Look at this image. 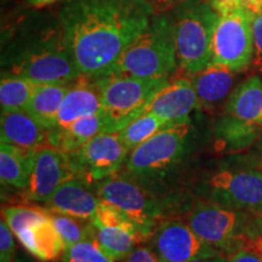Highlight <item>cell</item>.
I'll list each match as a JSON object with an SVG mask.
<instances>
[{
  "label": "cell",
  "mask_w": 262,
  "mask_h": 262,
  "mask_svg": "<svg viewBox=\"0 0 262 262\" xmlns=\"http://www.w3.org/2000/svg\"><path fill=\"white\" fill-rule=\"evenodd\" d=\"M155 15L149 0H64L57 19L81 75L100 78Z\"/></svg>",
  "instance_id": "1"
},
{
  "label": "cell",
  "mask_w": 262,
  "mask_h": 262,
  "mask_svg": "<svg viewBox=\"0 0 262 262\" xmlns=\"http://www.w3.org/2000/svg\"><path fill=\"white\" fill-rule=\"evenodd\" d=\"M178 66L172 16L164 12L153 16L145 31L125 49L111 73L164 79Z\"/></svg>",
  "instance_id": "2"
},
{
  "label": "cell",
  "mask_w": 262,
  "mask_h": 262,
  "mask_svg": "<svg viewBox=\"0 0 262 262\" xmlns=\"http://www.w3.org/2000/svg\"><path fill=\"white\" fill-rule=\"evenodd\" d=\"M178 63L187 74L201 72L211 62L212 40L219 14L206 0H182L171 8Z\"/></svg>",
  "instance_id": "3"
},
{
  "label": "cell",
  "mask_w": 262,
  "mask_h": 262,
  "mask_svg": "<svg viewBox=\"0 0 262 262\" xmlns=\"http://www.w3.org/2000/svg\"><path fill=\"white\" fill-rule=\"evenodd\" d=\"M9 74L28 78L38 84L72 83L83 77L78 70L61 25L41 31L12 62Z\"/></svg>",
  "instance_id": "4"
},
{
  "label": "cell",
  "mask_w": 262,
  "mask_h": 262,
  "mask_svg": "<svg viewBox=\"0 0 262 262\" xmlns=\"http://www.w3.org/2000/svg\"><path fill=\"white\" fill-rule=\"evenodd\" d=\"M102 95L107 133H118L146 111L155 95L169 83V78L147 79L110 73L96 78Z\"/></svg>",
  "instance_id": "5"
},
{
  "label": "cell",
  "mask_w": 262,
  "mask_h": 262,
  "mask_svg": "<svg viewBox=\"0 0 262 262\" xmlns=\"http://www.w3.org/2000/svg\"><path fill=\"white\" fill-rule=\"evenodd\" d=\"M245 214L214 201L202 202L189 214L188 225L204 243L232 254L247 235Z\"/></svg>",
  "instance_id": "6"
},
{
  "label": "cell",
  "mask_w": 262,
  "mask_h": 262,
  "mask_svg": "<svg viewBox=\"0 0 262 262\" xmlns=\"http://www.w3.org/2000/svg\"><path fill=\"white\" fill-rule=\"evenodd\" d=\"M253 18L241 8L220 15L212 40V63L224 64L235 73L253 63Z\"/></svg>",
  "instance_id": "7"
},
{
  "label": "cell",
  "mask_w": 262,
  "mask_h": 262,
  "mask_svg": "<svg viewBox=\"0 0 262 262\" xmlns=\"http://www.w3.org/2000/svg\"><path fill=\"white\" fill-rule=\"evenodd\" d=\"M129 153L119 134L102 133L67 156L75 178L91 183L114 176L126 162Z\"/></svg>",
  "instance_id": "8"
},
{
  "label": "cell",
  "mask_w": 262,
  "mask_h": 262,
  "mask_svg": "<svg viewBox=\"0 0 262 262\" xmlns=\"http://www.w3.org/2000/svg\"><path fill=\"white\" fill-rule=\"evenodd\" d=\"M189 124H178L160 130L127 156L125 166L135 175L159 172L179 162L185 153L189 136Z\"/></svg>",
  "instance_id": "9"
},
{
  "label": "cell",
  "mask_w": 262,
  "mask_h": 262,
  "mask_svg": "<svg viewBox=\"0 0 262 262\" xmlns=\"http://www.w3.org/2000/svg\"><path fill=\"white\" fill-rule=\"evenodd\" d=\"M100 201L112 204L124 212L139 227L143 242L153 235V226L159 208L145 189L131 180L112 176L97 186Z\"/></svg>",
  "instance_id": "10"
},
{
  "label": "cell",
  "mask_w": 262,
  "mask_h": 262,
  "mask_svg": "<svg viewBox=\"0 0 262 262\" xmlns=\"http://www.w3.org/2000/svg\"><path fill=\"white\" fill-rule=\"evenodd\" d=\"M209 183L214 202L247 214L262 211L261 171L221 170L212 175Z\"/></svg>",
  "instance_id": "11"
},
{
  "label": "cell",
  "mask_w": 262,
  "mask_h": 262,
  "mask_svg": "<svg viewBox=\"0 0 262 262\" xmlns=\"http://www.w3.org/2000/svg\"><path fill=\"white\" fill-rule=\"evenodd\" d=\"M152 250L160 262H188L196 257L221 254L220 250L204 243L188 222L182 220L162 222L153 232Z\"/></svg>",
  "instance_id": "12"
},
{
  "label": "cell",
  "mask_w": 262,
  "mask_h": 262,
  "mask_svg": "<svg viewBox=\"0 0 262 262\" xmlns=\"http://www.w3.org/2000/svg\"><path fill=\"white\" fill-rule=\"evenodd\" d=\"M75 178L68 156L56 148L39 149L28 187V198L34 202L48 203L62 183Z\"/></svg>",
  "instance_id": "13"
},
{
  "label": "cell",
  "mask_w": 262,
  "mask_h": 262,
  "mask_svg": "<svg viewBox=\"0 0 262 262\" xmlns=\"http://www.w3.org/2000/svg\"><path fill=\"white\" fill-rule=\"evenodd\" d=\"M201 108L191 79H175L155 95L145 112L165 120L170 126L188 123L189 116Z\"/></svg>",
  "instance_id": "14"
},
{
  "label": "cell",
  "mask_w": 262,
  "mask_h": 262,
  "mask_svg": "<svg viewBox=\"0 0 262 262\" xmlns=\"http://www.w3.org/2000/svg\"><path fill=\"white\" fill-rule=\"evenodd\" d=\"M56 129V127H55ZM52 133L27 111L2 113V141L29 152L52 147Z\"/></svg>",
  "instance_id": "15"
},
{
  "label": "cell",
  "mask_w": 262,
  "mask_h": 262,
  "mask_svg": "<svg viewBox=\"0 0 262 262\" xmlns=\"http://www.w3.org/2000/svg\"><path fill=\"white\" fill-rule=\"evenodd\" d=\"M103 112L102 95L96 78L80 77L71 84L57 117V127L66 129L81 117Z\"/></svg>",
  "instance_id": "16"
},
{
  "label": "cell",
  "mask_w": 262,
  "mask_h": 262,
  "mask_svg": "<svg viewBox=\"0 0 262 262\" xmlns=\"http://www.w3.org/2000/svg\"><path fill=\"white\" fill-rule=\"evenodd\" d=\"M86 183L79 178H73L62 183L47 203L49 210L84 220H93L100 204V198L94 194Z\"/></svg>",
  "instance_id": "17"
},
{
  "label": "cell",
  "mask_w": 262,
  "mask_h": 262,
  "mask_svg": "<svg viewBox=\"0 0 262 262\" xmlns=\"http://www.w3.org/2000/svg\"><path fill=\"white\" fill-rule=\"evenodd\" d=\"M235 72L224 64L210 62L204 70L192 75V84L201 107L217 106L231 95Z\"/></svg>",
  "instance_id": "18"
},
{
  "label": "cell",
  "mask_w": 262,
  "mask_h": 262,
  "mask_svg": "<svg viewBox=\"0 0 262 262\" xmlns=\"http://www.w3.org/2000/svg\"><path fill=\"white\" fill-rule=\"evenodd\" d=\"M225 114L262 130V80L258 75H251L232 91Z\"/></svg>",
  "instance_id": "19"
},
{
  "label": "cell",
  "mask_w": 262,
  "mask_h": 262,
  "mask_svg": "<svg viewBox=\"0 0 262 262\" xmlns=\"http://www.w3.org/2000/svg\"><path fill=\"white\" fill-rule=\"evenodd\" d=\"M26 250L40 261H56L64 253V242L49 216L16 235Z\"/></svg>",
  "instance_id": "20"
},
{
  "label": "cell",
  "mask_w": 262,
  "mask_h": 262,
  "mask_svg": "<svg viewBox=\"0 0 262 262\" xmlns=\"http://www.w3.org/2000/svg\"><path fill=\"white\" fill-rule=\"evenodd\" d=\"M107 133V122L103 112L81 117L66 129L56 127L52 134V145L64 155H70L94 139L98 134Z\"/></svg>",
  "instance_id": "21"
},
{
  "label": "cell",
  "mask_w": 262,
  "mask_h": 262,
  "mask_svg": "<svg viewBox=\"0 0 262 262\" xmlns=\"http://www.w3.org/2000/svg\"><path fill=\"white\" fill-rule=\"evenodd\" d=\"M35 152L24 150L2 141L0 143V180L3 185L28 189Z\"/></svg>",
  "instance_id": "22"
},
{
  "label": "cell",
  "mask_w": 262,
  "mask_h": 262,
  "mask_svg": "<svg viewBox=\"0 0 262 262\" xmlns=\"http://www.w3.org/2000/svg\"><path fill=\"white\" fill-rule=\"evenodd\" d=\"M71 83L39 84L26 111L49 129L57 127V117Z\"/></svg>",
  "instance_id": "23"
},
{
  "label": "cell",
  "mask_w": 262,
  "mask_h": 262,
  "mask_svg": "<svg viewBox=\"0 0 262 262\" xmlns=\"http://www.w3.org/2000/svg\"><path fill=\"white\" fill-rule=\"evenodd\" d=\"M262 130L224 114L215 125V147L221 152H239L256 142Z\"/></svg>",
  "instance_id": "24"
},
{
  "label": "cell",
  "mask_w": 262,
  "mask_h": 262,
  "mask_svg": "<svg viewBox=\"0 0 262 262\" xmlns=\"http://www.w3.org/2000/svg\"><path fill=\"white\" fill-rule=\"evenodd\" d=\"M38 83L18 75H3L0 81V104L2 113L26 111L29 101L37 90Z\"/></svg>",
  "instance_id": "25"
},
{
  "label": "cell",
  "mask_w": 262,
  "mask_h": 262,
  "mask_svg": "<svg viewBox=\"0 0 262 262\" xmlns=\"http://www.w3.org/2000/svg\"><path fill=\"white\" fill-rule=\"evenodd\" d=\"M95 239L104 253L114 261L124 260L140 243L136 234L116 227H96Z\"/></svg>",
  "instance_id": "26"
},
{
  "label": "cell",
  "mask_w": 262,
  "mask_h": 262,
  "mask_svg": "<svg viewBox=\"0 0 262 262\" xmlns=\"http://www.w3.org/2000/svg\"><path fill=\"white\" fill-rule=\"evenodd\" d=\"M173 126V125H172ZM170 127V125L162 118L157 117L150 112H143L136 119L127 124L123 130L118 131L120 140L130 149V152L141 143L155 136L160 130Z\"/></svg>",
  "instance_id": "27"
},
{
  "label": "cell",
  "mask_w": 262,
  "mask_h": 262,
  "mask_svg": "<svg viewBox=\"0 0 262 262\" xmlns=\"http://www.w3.org/2000/svg\"><path fill=\"white\" fill-rule=\"evenodd\" d=\"M48 211L55 227L57 228L62 239H63L66 248L78 243V242L85 241V239L95 238L96 227L94 226L93 221L62 214L58 211L49 210V209Z\"/></svg>",
  "instance_id": "28"
},
{
  "label": "cell",
  "mask_w": 262,
  "mask_h": 262,
  "mask_svg": "<svg viewBox=\"0 0 262 262\" xmlns=\"http://www.w3.org/2000/svg\"><path fill=\"white\" fill-rule=\"evenodd\" d=\"M2 214L15 235H17L24 229L49 217L48 209L42 210V209L39 208H31V206L22 205L4 206Z\"/></svg>",
  "instance_id": "29"
},
{
  "label": "cell",
  "mask_w": 262,
  "mask_h": 262,
  "mask_svg": "<svg viewBox=\"0 0 262 262\" xmlns=\"http://www.w3.org/2000/svg\"><path fill=\"white\" fill-rule=\"evenodd\" d=\"M91 221H93L95 227H116L125 229V231L136 234L137 238L140 239V243L143 242L139 227L119 209L103 201H100L96 215Z\"/></svg>",
  "instance_id": "30"
},
{
  "label": "cell",
  "mask_w": 262,
  "mask_h": 262,
  "mask_svg": "<svg viewBox=\"0 0 262 262\" xmlns=\"http://www.w3.org/2000/svg\"><path fill=\"white\" fill-rule=\"evenodd\" d=\"M61 262H116L102 250L95 238L85 239L64 249Z\"/></svg>",
  "instance_id": "31"
},
{
  "label": "cell",
  "mask_w": 262,
  "mask_h": 262,
  "mask_svg": "<svg viewBox=\"0 0 262 262\" xmlns=\"http://www.w3.org/2000/svg\"><path fill=\"white\" fill-rule=\"evenodd\" d=\"M15 233L10 228L8 222L2 217L0 222V260L2 262H12L15 253Z\"/></svg>",
  "instance_id": "32"
},
{
  "label": "cell",
  "mask_w": 262,
  "mask_h": 262,
  "mask_svg": "<svg viewBox=\"0 0 262 262\" xmlns=\"http://www.w3.org/2000/svg\"><path fill=\"white\" fill-rule=\"evenodd\" d=\"M254 34V57L253 66L258 73L262 74V11L253 18Z\"/></svg>",
  "instance_id": "33"
},
{
  "label": "cell",
  "mask_w": 262,
  "mask_h": 262,
  "mask_svg": "<svg viewBox=\"0 0 262 262\" xmlns=\"http://www.w3.org/2000/svg\"><path fill=\"white\" fill-rule=\"evenodd\" d=\"M123 262H160L159 258L152 249L146 247H136L129 256L125 257Z\"/></svg>",
  "instance_id": "34"
},
{
  "label": "cell",
  "mask_w": 262,
  "mask_h": 262,
  "mask_svg": "<svg viewBox=\"0 0 262 262\" xmlns=\"http://www.w3.org/2000/svg\"><path fill=\"white\" fill-rule=\"evenodd\" d=\"M228 262H262L260 255L247 248H239L229 254Z\"/></svg>",
  "instance_id": "35"
},
{
  "label": "cell",
  "mask_w": 262,
  "mask_h": 262,
  "mask_svg": "<svg viewBox=\"0 0 262 262\" xmlns=\"http://www.w3.org/2000/svg\"><path fill=\"white\" fill-rule=\"evenodd\" d=\"M206 2H208L220 15L226 14V12L232 11V10L238 8L237 0H206Z\"/></svg>",
  "instance_id": "36"
},
{
  "label": "cell",
  "mask_w": 262,
  "mask_h": 262,
  "mask_svg": "<svg viewBox=\"0 0 262 262\" xmlns=\"http://www.w3.org/2000/svg\"><path fill=\"white\" fill-rule=\"evenodd\" d=\"M241 248L250 249V250L260 255L262 258V235H253V237L244 235Z\"/></svg>",
  "instance_id": "37"
},
{
  "label": "cell",
  "mask_w": 262,
  "mask_h": 262,
  "mask_svg": "<svg viewBox=\"0 0 262 262\" xmlns=\"http://www.w3.org/2000/svg\"><path fill=\"white\" fill-rule=\"evenodd\" d=\"M238 8L245 10L251 16H256L262 11V0H237Z\"/></svg>",
  "instance_id": "38"
},
{
  "label": "cell",
  "mask_w": 262,
  "mask_h": 262,
  "mask_svg": "<svg viewBox=\"0 0 262 262\" xmlns=\"http://www.w3.org/2000/svg\"><path fill=\"white\" fill-rule=\"evenodd\" d=\"M255 215L257 216L256 220H255L253 226L249 227L247 231V235H249V237H253V235H262V211L257 212V214Z\"/></svg>",
  "instance_id": "39"
},
{
  "label": "cell",
  "mask_w": 262,
  "mask_h": 262,
  "mask_svg": "<svg viewBox=\"0 0 262 262\" xmlns=\"http://www.w3.org/2000/svg\"><path fill=\"white\" fill-rule=\"evenodd\" d=\"M156 9H164V8H173L176 4L181 3L182 0H149Z\"/></svg>",
  "instance_id": "40"
},
{
  "label": "cell",
  "mask_w": 262,
  "mask_h": 262,
  "mask_svg": "<svg viewBox=\"0 0 262 262\" xmlns=\"http://www.w3.org/2000/svg\"><path fill=\"white\" fill-rule=\"evenodd\" d=\"M188 262H228V260L222 256L221 254L214 255V256H205V257H196Z\"/></svg>",
  "instance_id": "41"
},
{
  "label": "cell",
  "mask_w": 262,
  "mask_h": 262,
  "mask_svg": "<svg viewBox=\"0 0 262 262\" xmlns=\"http://www.w3.org/2000/svg\"><path fill=\"white\" fill-rule=\"evenodd\" d=\"M28 5L33 8H45V6L54 4V3L60 2V0H25Z\"/></svg>",
  "instance_id": "42"
},
{
  "label": "cell",
  "mask_w": 262,
  "mask_h": 262,
  "mask_svg": "<svg viewBox=\"0 0 262 262\" xmlns=\"http://www.w3.org/2000/svg\"><path fill=\"white\" fill-rule=\"evenodd\" d=\"M256 150H257L258 158H260V160L262 162V134L256 141Z\"/></svg>",
  "instance_id": "43"
},
{
  "label": "cell",
  "mask_w": 262,
  "mask_h": 262,
  "mask_svg": "<svg viewBox=\"0 0 262 262\" xmlns=\"http://www.w3.org/2000/svg\"><path fill=\"white\" fill-rule=\"evenodd\" d=\"M18 262H34V261H31V260H25V258H19Z\"/></svg>",
  "instance_id": "44"
}]
</instances>
